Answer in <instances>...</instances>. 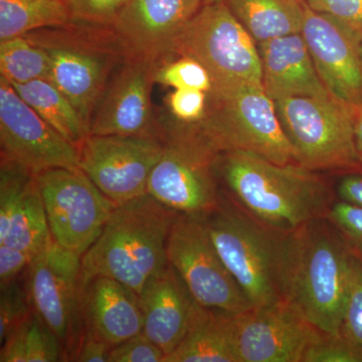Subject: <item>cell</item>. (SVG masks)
Instances as JSON below:
<instances>
[{
  "mask_svg": "<svg viewBox=\"0 0 362 362\" xmlns=\"http://www.w3.org/2000/svg\"><path fill=\"white\" fill-rule=\"evenodd\" d=\"M340 201L362 207V175L351 173L343 176L337 185Z\"/></svg>",
  "mask_w": 362,
  "mask_h": 362,
  "instance_id": "ab89813d",
  "label": "cell"
},
{
  "mask_svg": "<svg viewBox=\"0 0 362 362\" xmlns=\"http://www.w3.org/2000/svg\"><path fill=\"white\" fill-rule=\"evenodd\" d=\"M157 128L163 151L150 176L147 194L177 214L204 218L223 199L214 169L218 154L168 114L157 116Z\"/></svg>",
  "mask_w": 362,
  "mask_h": 362,
  "instance_id": "52a82bcc",
  "label": "cell"
},
{
  "mask_svg": "<svg viewBox=\"0 0 362 362\" xmlns=\"http://www.w3.org/2000/svg\"><path fill=\"white\" fill-rule=\"evenodd\" d=\"M0 344L14 329L30 318L33 307L25 286L18 280L0 289Z\"/></svg>",
  "mask_w": 362,
  "mask_h": 362,
  "instance_id": "f546056e",
  "label": "cell"
},
{
  "mask_svg": "<svg viewBox=\"0 0 362 362\" xmlns=\"http://www.w3.org/2000/svg\"><path fill=\"white\" fill-rule=\"evenodd\" d=\"M82 313L86 330L113 347L143 332L140 296L107 276L82 280Z\"/></svg>",
  "mask_w": 362,
  "mask_h": 362,
  "instance_id": "44dd1931",
  "label": "cell"
},
{
  "mask_svg": "<svg viewBox=\"0 0 362 362\" xmlns=\"http://www.w3.org/2000/svg\"><path fill=\"white\" fill-rule=\"evenodd\" d=\"M276 110L294 161L310 170L357 171L354 107L339 98L293 97Z\"/></svg>",
  "mask_w": 362,
  "mask_h": 362,
  "instance_id": "ba28073f",
  "label": "cell"
},
{
  "mask_svg": "<svg viewBox=\"0 0 362 362\" xmlns=\"http://www.w3.org/2000/svg\"><path fill=\"white\" fill-rule=\"evenodd\" d=\"M257 44L302 32L305 0H223Z\"/></svg>",
  "mask_w": 362,
  "mask_h": 362,
  "instance_id": "cb8c5ba5",
  "label": "cell"
},
{
  "mask_svg": "<svg viewBox=\"0 0 362 362\" xmlns=\"http://www.w3.org/2000/svg\"><path fill=\"white\" fill-rule=\"evenodd\" d=\"M156 66L146 59H124L98 102L90 135L158 134L151 100Z\"/></svg>",
  "mask_w": 362,
  "mask_h": 362,
  "instance_id": "2e32d148",
  "label": "cell"
},
{
  "mask_svg": "<svg viewBox=\"0 0 362 362\" xmlns=\"http://www.w3.org/2000/svg\"><path fill=\"white\" fill-rule=\"evenodd\" d=\"M303 362H362V347L342 333H324L307 350Z\"/></svg>",
  "mask_w": 362,
  "mask_h": 362,
  "instance_id": "d6a6232c",
  "label": "cell"
},
{
  "mask_svg": "<svg viewBox=\"0 0 362 362\" xmlns=\"http://www.w3.org/2000/svg\"><path fill=\"white\" fill-rule=\"evenodd\" d=\"M140 303L144 318L143 333L166 356L187 337L202 308L170 265L144 288Z\"/></svg>",
  "mask_w": 362,
  "mask_h": 362,
  "instance_id": "ffe728a7",
  "label": "cell"
},
{
  "mask_svg": "<svg viewBox=\"0 0 362 362\" xmlns=\"http://www.w3.org/2000/svg\"><path fill=\"white\" fill-rule=\"evenodd\" d=\"M361 49H362V39H361Z\"/></svg>",
  "mask_w": 362,
  "mask_h": 362,
  "instance_id": "7bdbcfd3",
  "label": "cell"
},
{
  "mask_svg": "<svg viewBox=\"0 0 362 362\" xmlns=\"http://www.w3.org/2000/svg\"><path fill=\"white\" fill-rule=\"evenodd\" d=\"M204 4H216V2H223V0H202Z\"/></svg>",
  "mask_w": 362,
  "mask_h": 362,
  "instance_id": "b9f144b4",
  "label": "cell"
},
{
  "mask_svg": "<svg viewBox=\"0 0 362 362\" xmlns=\"http://www.w3.org/2000/svg\"><path fill=\"white\" fill-rule=\"evenodd\" d=\"M214 169L226 199L276 232L324 218L332 206L327 181L296 162L278 164L251 152L226 151L218 154Z\"/></svg>",
  "mask_w": 362,
  "mask_h": 362,
  "instance_id": "6da1fadb",
  "label": "cell"
},
{
  "mask_svg": "<svg viewBox=\"0 0 362 362\" xmlns=\"http://www.w3.org/2000/svg\"><path fill=\"white\" fill-rule=\"evenodd\" d=\"M154 82L171 89H194L206 93L213 89V80L206 66L187 56L173 57L157 65Z\"/></svg>",
  "mask_w": 362,
  "mask_h": 362,
  "instance_id": "83f0119b",
  "label": "cell"
},
{
  "mask_svg": "<svg viewBox=\"0 0 362 362\" xmlns=\"http://www.w3.org/2000/svg\"><path fill=\"white\" fill-rule=\"evenodd\" d=\"M354 254L327 216L282 233V299L327 334L341 333Z\"/></svg>",
  "mask_w": 362,
  "mask_h": 362,
  "instance_id": "7a4b0ae2",
  "label": "cell"
},
{
  "mask_svg": "<svg viewBox=\"0 0 362 362\" xmlns=\"http://www.w3.org/2000/svg\"><path fill=\"white\" fill-rule=\"evenodd\" d=\"M23 335L28 362L65 361L59 338L35 312L23 323Z\"/></svg>",
  "mask_w": 362,
  "mask_h": 362,
  "instance_id": "f1b7e54d",
  "label": "cell"
},
{
  "mask_svg": "<svg viewBox=\"0 0 362 362\" xmlns=\"http://www.w3.org/2000/svg\"><path fill=\"white\" fill-rule=\"evenodd\" d=\"M202 218L221 259L252 308L283 300L282 233L262 225L223 197L218 209Z\"/></svg>",
  "mask_w": 362,
  "mask_h": 362,
  "instance_id": "8992f818",
  "label": "cell"
},
{
  "mask_svg": "<svg viewBox=\"0 0 362 362\" xmlns=\"http://www.w3.org/2000/svg\"><path fill=\"white\" fill-rule=\"evenodd\" d=\"M190 126L214 153L246 151L278 164L295 162L275 102L262 86L209 92L206 116Z\"/></svg>",
  "mask_w": 362,
  "mask_h": 362,
  "instance_id": "5b68a950",
  "label": "cell"
},
{
  "mask_svg": "<svg viewBox=\"0 0 362 362\" xmlns=\"http://www.w3.org/2000/svg\"><path fill=\"white\" fill-rule=\"evenodd\" d=\"M112 346L89 330L84 331L73 361L106 362Z\"/></svg>",
  "mask_w": 362,
  "mask_h": 362,
  "instance_id": "f35d334b",
  "label": "cell"
},
{
  "mask_svg": "<svg viewBox=\"0 0 362 362\" xmlns=\"http://www.w3.org/2000/svg\"><path fill=\"white\" fill-rule=\"evenodd\" d=\"M317 13L329 14L362 37V0H305Z\"/></svg>",
  "mask_w": 362,
  "mask_h": 362,
  "instance_id": "8d00e7d4",
  "label": "cell"
},
{
  "mask_svg": "<svg viewBox=\"0 0 362 362\" xmlns=\"http://www.w3.org/2000/svg\"><path fill=\"white\" fill-rule=\"evenodd\" d=\"M25 289L33 310L56 334L65 361H74L84 334L82 256L54 240L26 270Z\"/></svg>",
  "mask_w": 362,
  "mask_h": 362,
  "instance_id": "30bf717a",
  "label": "cell"
},
{
  "mask_svg": "<svg viewBox=\"0 0 362 362\" xmlns=\"http://www.w3.org/2000/svg\"><path fill=\"white\" fill-rule=\"evenodd\" d=\"M233 317L202 307L187 337L164 362H238Z\"/></svg>",
  "mask_w": 362,
  "mask_h": 362,
  "instance_id": "603a6c76",
  "label": "cell"
},
{
  "mask_svg": "<svg viewBox=\"0 0 362 362\" xmlns=\"http://www.w3.org/2000/svg\"><path fill=\"white\" fill-rule=\"evenodd\" d=\"M168 259L204 308L230 314L252 308L221 259L201 216L178 214L168 235Z\"/></svg>",
  "mask_w": 362,
  "mask_h": 362,
  "instance_id": "7c38bea8",
  "label": "cell"
},
{
  "mask_svg": "<svg viewBox=\"0 0 362 362\" xmlns=\"http://www.w3.org/2000/svg\"><path fill=\"white\" fill-rule=\"evenodd\" d=\"M71 21L66 0H0V40Z\"/></svg>",
  "mask_w": 362,
  "mask_h": 362,
  "instance_id": "484cf974",
  "label": "cell"
},
{
  "mask_svg": "<svg viewBox=\"0 0 362 362\" xmlns=\"http://www.w3.org/2000/svg\"><path fill=\"white\" fill-rule=\"evenodd\" d=\"M209 93L194 89H173L165 98L166 114L175 122L195 125L206 116Z\"/></svg>",
  "mask_w": 362,
  "mask_h": 362,
  "instance_id": "1f68e13d",
  "label": "cell"
},
{
  "mask_svg": "<svg viewBox=\"0 0 362 362\" xmlns=\"http://www.w3.org/2000/svg\"><path fill=\"white\" fill-rule=\"evenodd\" d=\"M354 140L357 157L362 165V106L354 107Z\"/></svg>",
  "mask_w": 362,
  "mask_h": 362,
  "instance_id": "60d3db41",
  "label": "cell"
},
{
  "mask_svg": "<svg viewBox=\"0 0 362 362\" xmlns=\"http://www.w3.org/2000/svg\"><path fill=\"white\" fill-rule=\"evenodd\" d=\"M0 77L11 84L51 80V62L47 52L26 37L0 40Z\"/></svg>",
  "mask_w": 362,
  "mask_h": 362,
  "instance_id": "4316f807",
  "label": "cell"
},
{
  "mask_svg": "<svg viewBox=\"0 0 362 362\" xmlns=\"http://www.w3.org/2000/svg\"><path fill=\"white\" fill-rule=\"evenodd\" d=\"M341 333L362 347V254L354 250Z\"/></svg>",
  "mask_w": 362,
  "mask_h": 362,
  "instance_id": "4dcf8cb0",
  "label": "cell"
},
{
  "mask_svg": "<svg viewBox=\"0 0 362 362\" xmlns=\"http://www.w3.org/2000/svg\"><path fill=\"white\" fill-rule=\"evenodd\" d=\"M1 157L33 173L47 169L80 168L78 147L49 125L0 77Z\"/></svg>",
  "mask_w": 362,
  "mask_h": 362,
  "instance_id": "9a60e30c",
  "label": "cell"
},
{
  "mask_svg": "<svg viewBox=\"0 0 362 362\" xmlns=\"http://www.w3.org/2000/svg\"><path fill=\"white\" fill-rule=\"evenodd\" d=\"M178 214L145 194L118 204L82 257V280L107 276L138 295L168 268V240Z\"/></svg>",
  "mask_w": 362,
  "mask_h": 362,
  "instance_id": "3957f363",
  "label": "cell"
},
{
  "mask_svg": "<svg viewBox=\"0 0 362 362\" xmlns=\"http://www.w3.org/2000/svg\"><path fill=\"white\" fill-rule=\"evenodd\" d=\"M37 256L18 247L0 244V289L18 280Z\"/></svg>",
  "mask_w": 362,
  "mask_h": 362,
  "instance_id": "74e56055",
  "label": "cell"
},
{
  "mask_svg": "<svg viewBox=\"0 0 362 362\" xmlns=\"http://www.w3.org/2000/svg\"><path fill=\"white\" fill-rule=\"evenodd\" d=\"M176 56L190 57L206 66L213 80L211 92L262 86L258 44L225 2L202 6L176 39Z\"/></svg>",
  "mask_w": 362,
  "mask_h": 362,
  "instance_id": "9c48e42d",
  "label": "cell"
},
{
  "mask_svg": "<svg viewBox=\"0 0 362 362\" xmlns=\"http://www.w3.org/2000/svg\"><path fill=\"white\" fill-rule=\"evenodd\" d=\"M326 216L354 246L352 247L362 254V207L340 201L332 204Z\"/></svg>",
  "mask_w": 362,
  "mask_h": 362,
  "instance_id": "d590c367",
  "label": "cell"
},
{
  "mask_svg": "<svg viewBox=\"0 0 362 362\" xmlns=\"http://www.w3.org/2000/svg\"><path fill=\"white\" fill-rule=\"evenodd\" d=\"M303 35L319 77L331 94L362 106L361 35L329 14L305 4Z\"/></svg>",
  "mask_w": 362,
  "mask_h": 362,
  "instance_id": "e0dca14e",
  "label": "cell"
},
{
  "mask_svg": "<svg viewBox=\"0 0 362 362\" xmlns=\"http://www.w3.org/2000/svg\"><path fill=\"white\" fill-rule=\"evenodd\" d=\"M166 354L144 333L112 347L109 362H164Z\"/></svg>",
  "mask_w": 362,
  "mask_h": 362,
  "instance_id": "e575fe53",
  "label": "cell"
},
{
  "mask_svg": "<svg viewBox=\"0 0 362 362\" xmlns=\"http://www.w3.org/2000/svg\"><path fill=\"white\" fill-rule=\"evenodd\" d=\"M262 87L274 102L293 97H328L301 33L258 44Z\"/></svg>",
  "mask_w": 362,
  "mask_h": 362,
  "instance_id": "7402d4cb",
  "label": "cell"
},
{
  "mask_svg": "<svg viewBox=\"0 0 362 362\" xmlns=\"http://www.w3.org/2000/svg\"><path fill=\"white\" fill-rule=\"evenodd\" d=\"M162 151L159 134L89 135L78 146L80 168L118 206L147 194Z\"/></svg>",
  "mask_w": 362,
  "mask_h": 362,
  "instance_id": "4fadbf2b",
  "label": "cell"
},
{
  "mask_svg": "<svg viewBox=\"0 0 362 362\" xmlns=\"http://www.w3.org/2000/svg\"><path fill=\"white\" fill-rule=\"evenodd\" d=\"M238 362H303L324 332L285 300L233 317Z\"/></svg>",
  "mask_w": 362,
  "mask_h": 362,
  "instance_id": "5bb4252c",
  "label": "cell"
},
{
  "mask_svg": "<svg viewBox=\"0 0 362 362\" xmlns=\"http://www.w3.org/2000/svg\"><path fill=\"white\" fill-rule=\"evenodd\" d=\"M52 240L35 173L1 157L0 244L39 255Z\"/></svg>",
  "mask_w": 362,
  "mask_h": 362,
  "instance_id": "d6986e66",
  "label": "cell"
},
{
  "mask_svg": "<svg viewBox=\"0 0 362 362\" xmlns=\"http://www.w3.org/2000/svg\"><path fill=\"white\" fill-rule=\"evenodd\" d=\"M204 4L202 0H128L111 28L128 58L159 65L173 58L176 39Z\"/></svg>",
  "mask_w": 362,
  "mask_h": 362,
  "instance_id": "ac0fdd59",
  "label": "cell"
},
{
  "mask_svg": "<svg viewBox=\"0 0 362 362\" xmlns=\"http://www.w3.org/2000/svg\"><path fill=\"white\" fill-rule=\"evenodd\" d=\"M35 176L52 240L83 257L117 204L81 168L47 169Z\"/></svg>",
  "mask_w": 362,
  "mask_h": 362,
  "instance_id": "8fae6325",
  "label": "cell"
},
{
  "mask_svg": "<svg viewBox=\"0 0 362 362\" xmlns=\"http://www.w3.org/2000/svg\"><path fill=\"white\" fill-rule=\"evenodd\" d=\"M11 85L28 106L69 141L78 147L90 135L89 126L76 107L51 81Z\"/></svg>",
  "mask_w": 362,
  "mask_h": 362,
  "instance_id": "d4e9b609",
  "label": "cell"
},
{
  "mask_svg": "<svg viewBox=\"0 0 362 362\" xmlns=\"http://www.w3.org/2000/svg\"><path fill=\"white\" fill-rule=\"evenodd\" d=\"M71 18L78 23L112 26L128 0H66Z\"/></svg>",
  "mask_w": 362,
  "mask_h": 362,
  "instance_id": "836d02e7",
  "label": "cell"
},
{
  "mask_svg": "<svg viewBox=\"0 0 362 362\" xmlns=\"http://www.w3.org/2000/svg\"><path fill=\"white\" fill-rule=\"evenodd\" d=\"M42 47L51 62V82L89 126L112 74L127 58L111 26L71 21L23 35Z\"/></svg>",
  "mask_w": 362,
  "mask_h": 362,
  "instance_id": "277c9868",
  "label": "cell"
}]
</instances>
